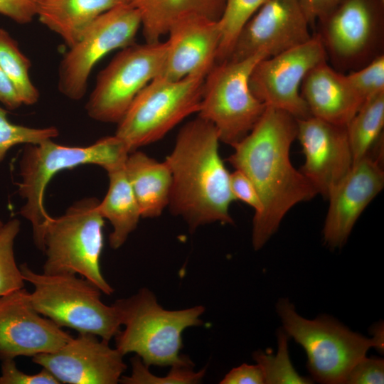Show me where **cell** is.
<instances>
[{
  "label": "cell",
  "instance_id": "6da1fadb",
  "mask_svg": "<svg viewBox=\"0 0 384 384\" xmlns=\"http://www.w3.org/2000/svg\"><path fill=\"white\" fill-rule=\"evenodd\" d=\"M297 130V118L266 106L249 134L232 146L234 151L228 161L252 181L262 204V211L254 215L252 220L255 250L263 247L292 208L318 194L290 160Z\"/></svg>",
  "mask_w": 384,
  "mask_h": 384
},
{
  "label": "cell",
  "instance_id": "7a4b0ae2",
  "mask_svg": "<svg viewBox=\"0 0 384 384\" xmlns=\"http://www.w3.org/2000/svg\"><path fill=\"white\" fill-rule=\"evenodd\" d=\"M219 142L213 124L198 116L181 127L165 160L172 176L168 206L191 233L212 223H233L229 208L235 198Z\"/></svg>",
  "mask_w": 384,
  "mask_h": 384
},
{
  "label": "cell",
  "instance_id": "3957f363",
  "mask_svg": "<svg viewBox=\"0 0 384 384\" xmlns=\"http://www.w3.org/2000/svg\"><path fill=\"white\" fill-rule=\"evenodd\" d=\"M129 153L127 144L116 135L87 146H64L53 139L26 144L19 161L18 193L25 200L20 213L31 223L39 250L43 251V227L50 216L44 206V194L55 174L83 164L98 165L107 171L124 164Z\"/></svg>",
  "mask_w": 384,
  "mask_h": 384
},
{
  "label": "cell",
  "instance_id": "277c9868",
  "mask_svg": "<svg viewBox=\"0 0 384 384\" xmlns=\"http://www.w3.org/2000/svg\"><path fill=\"white\" fill-rule=\"evenodd\" d=\"M124 330L114 337L115 348L124 356L135 353L147 366H172L181 361L182 333L201 325L203 306L181 310H166L154 293L142 288L135 294L115 301Z\"/></svg>",
  "mask_w": 384,
  "mask_h": 384
},
{
  "label": "cell",
  "instance_id": "5b68a950",
  "mask_svg": "<svg viewBox=\"0 0 384 384\" xmlns=\"http://www.w3.org/2000/svg\"><path fill=\"white\" fill-rule=\"evenodd\" d=\"M99 202L95 197L85 198L72 204L62 215L48 217L43 227L46 259L43 273L80 274L110 295L114 289L100 267L104 218L97 210Z\"/></svg>",
  "mask_w": 384,
  "mask_h": 384
},
{
  "label": "cell",
  "instance_id": "8992f818",
  "mask_svg": "<svg viewBox=\"0 0 384 384\" xmlns=\"http://www.w3.org/2000/svg\"><path fill=\"white\" fill-rule=\"evenodd\" d=\"M25 281L33 286L29 292L33 307L60 327L89 333L110 341L120 330L114 304L101 300L100 289L77 274L37 273L26 263L19 267Z\"/></svg>",
  "mask_w": 384,
  "mask_h": 384
},
{
  "label": "cell",
  "instance_id": "52a82bcc",
  "mask_svg": "<svg viewBox=\"0 0 384 384\" xmlns=\"http://www.w3.org/2000/svg\"><path fill=\"white\" fill-rule=\"evenodd\" d=\"M276 310L283 330L304 349L313 380L345 384L352 367L370 348L383 351L384 345L375 337L354 332L331 316L313 320L302 317L287 298L277 302Z\"/></svg>",
  "mask_w": 384,
  "mask_h": 384
},
{
  "label": "cell",
  "instance_id": "ba28073f",
  "mask_svg": "<svg viewBox=\"0 0 384 384\" xmlns=\"http://www.w3.org/2000/svg\"><path fill=\"white\" fill-rule=\"evenodd\" d=\"M206 76L175 81L154 78L136 96L114 135L127 144L130 153L159 140L186 117L198 113Z\"/></svg>",
  "mask_w": 384,
  "mask_h": 384
},
{
  "label": "cell",
  "instance_id": "9c48e42d",
  "mask_svg": "<svg viewBox=\"0 0 384 384\" xmlns=\"http://www.w3.org/2000/svg\"><path fill=\"white\" fill-rule=\"evenodd\" d=\"M265 53L240 60L215 63L205 77L198 114L215 127L220 142L231 146L242 139L263 114L266 105L252 92L249 79Z\"/></svg>",
  "mask_w": 384,
  "mask_h": 384
},
{
  "label": "cell",
  "instance_id": "30bf717a",
  "mask_svg": "<svg viewBox=\"0 0 384 384\" xmlns=\"http://www.w3.org/2000/svg\"><path fill=\"white\" fill-rule=\"evenodd\" d=\"M317 23L337 71H354L384 55V0H341Z\"/></svg>",
  "mask_w": 384,
  "mask_h": 384
},
{
  "label": "cell",
  "instance_id": "8fae6325",
  "mask_svg": "<svg viewBox=\"0 0 384 384\" xmlns=\"http://www.w3.org/2000/svg\"><path fill=\"white\" fill-rule=\"evenodd\" d=\"M166 50V41H161L122 48L97 75L85 105L88 116L117 124L139 92L160 75Z\"/></svg>",
  "mask_w": 384,
  "mask_h": 384
},
{
  "label": "cell",
  "instance_id": "7c38bea8",
  "mask_svg": "<svg viewBox=\"0 0 384 384\" xmlns=\"http://www.w3.org/2000/svg\"><path fill=\"white\" fill-rule=\"evenodd\" d=\"M141 26L139 11L122 2L98 16L63 58L58 87L72 100L82 98L92 70L111 51L132 43Z\"/></svg>",
  "mask_w": 384,
  "mask_h": 384
},
{
  "label": "cell",
  "instance_id": "4fadbf2b",
  "mask_svg": "<svg viewBox=\"0 0 384 384\" xmlns=\"http://www.w3.org/2000/svg\"><path fill=\"white\" fill-rule=\"evenodd\" d=\"M326 60V51L316 33L303 44L260 60L250 76V88L266 106L285 111L297 119L309 117L301 85L312 68Z\"/></svg>",
  "mask_w": 384,
  "mask_h": 384
},
{
  "label": "cell",
  "instance_id": "5bb4252c",
  "mask_svg": "<svg viewBox=\"0 0 384 384\" xmlns=\"http://www.w3.org/2000/svg\"><path fill=\"white\" fill-rule=\"evenodd\" d=\"M124 355L109 341L89 333H78L51 353L33 356L60 383L116 384L127 368Z\"/></svg>",
  "mask_w": 384,
  "mask_h": 384
},
{
  "label": "cell",
  "instance_id": "9a60e30c",
  "mask_svg": "<svg viewBox=\"0 0 384 384\" xmlns=\"http://www.w3.org/2000/svg\"><path fill=\"white\" fill-rule=\"evenodd\" d=\"M309 26L299 0H268L242 28L227 60L277 55L310 40Z\"/></svg>",
  "mask_w": 384,
  "mask_h": 384
},
{
  "label": "cell",
  "instance_id": "2e32d148",
  "mask_svg": "<svg viewBox=\"0 0 384 384\" xmlns=\"http://www.w3.org/2000/svg\"><path fill=\"white\" fill-rule=\"evenodd\" d=\"M72 336L33 307L25 288L0 297V359L54 352Z\"/></svg>",
  "mask_w": 384,
  "mask_h": 384
},
{
  "label": "cell",
  "instance_id": "e0dca14e",
  "mask_svg": "<svg viewBox=\"0 0 384 384\" xmlns=\"http://www.w3.org/2000/svg\"><path fill=\"white\" fill-rule=\"evenodd\" d=\"M297 127L305 157L300 171L327 199L353 164L346 128L313 116L297 119Z\"/></svg>",
  "mask_w": 384,
  "mask_h": 384
},
{
  "label": "cell",
  "instance_id": "ac0fdd59",
  "mask_svg": "<svg viewBox=\"0 0 384 384\" xmlns=\"http://www.w3.org/2000/svg\"><path fill=\"white\" fill-rule=\"evenodd\" d=\"M383 187L384 172L378 160L368 154L353 164L327 198L323 235L329 247L346 243L361 214Z\"/></svg>",
  "mask_w": 384,
  "mask_h": 384
},
{
  "label": "cell",
  "instance_id": "d6986e66",
  "mask_svg": "<svg viewBox=\"0 0 384 384\" xmlns=\"http://www.w3.org/2000/svg\"><path fill=\"white\" fill-rule=\"evenodd\" d=\"M168 34L166 58L159 77L175 81L206 75L216 60L220 41L218 22L191 17L175 24Z\"/></svg>",
  "mask_w": 384,
  "mask_h": 384
},
{
  "label": "cell",
  "instance_id": "ffe728a7",
  "mask_svg": "<svg viewBox=\"0 0 384 384\" xmlns=\"http://www.w3.org/2000/svg\"><path fill=\"white\" fill-rule=\"evenodd\" d=\"M300 94L311 116L346 127L364 102L346 75L328 61L312 68L305 75Z\"/></svg>",
  "mask_w": 384,
  "mask_h": 384
},
{
  "label": "cell",
  "instance_id": "44dd1931",
  "mask_svg": "<svg viewBox=\"0 0 384 384\" xmlns=\"http://www.w3.org/2000/svg\"><path fill=\"white\" fill-rule=\"evenodd\" d=\"M129 3L139 12L146 42L155 43L184 19L199 16L218 21L225 0H132Z\"/></svg>",
  "mask_w": 384,
  "mask_h": 384
},
{
  "label": "cell",
  "instance_id": "7402d4cb",
  "mask_svg": "<svg viewBox=\"0 0 384 384\" xmlns=\"http://www.w3.org/2000/svg\"><path fill=\"white\" fill-rule=\"evenodd\" d=\"M125 171L142 218L159 216L169 205L171 188L172 176L167 163L134 151L127 157Z\"/></svg>",
  "mask_w": 384,
  "mask_h": 384
},
{
  "label": "cell",
  "instance_id": "603a6c76",
  "mask_svg": "<svg viewBox=\"0 0 384 384\" xmlns=\"http://www.w3.org/2000/svg\"><path fill=\"white\" fill-rule=\"evenodd\" d=\"M122 2V0H41L36 16L70 48L98 16Z\"/></svg>",
  "mask_w": 384,
  "mask_h": 384
},
{
  "label": "cell",
  "instance_id": "cb8c5ba5",
  "mask_svg": "<svg viewBox=\"0 0 384 384\" xmlns=\"http://www.w3.org/2000/svg\"><path fill=\"white\" fill-rule=\"evenodd\" d=\"M109 188L97 210L107 219L113 230L109 237L110 246L117 250L127 240L142 218L140 209L125 171V163L107 171Z\"/></svg>",
  "mask_w": 384,
  "mask_h": 384
},
{
  "label": "cell",
  "instance_id": "d4e9b609",
  "mask_svg": "<svg viewBox=\"0 0 384 384\" xmlns=\"http://www.w3.org/2000/svg\"><path fill=\"white\" fill-rule=\"evenodd\" d=\"M384 126V91L367 98L346 126L353 163L369 154Z\"/></svg>",
  "mask_w": 384,
  "mask_h": 384
},
{
  "label": "cell",
  "instance_id": "484cf974",
  "mask_svg": "<svg viewBox=\"0 0 384 384\" xmlns=\"http://www.w3.org/2000/svg\"><path fill=\"white\" fill-rule=\"evenodd\" d=\"M31 63L21 51L17 42L0 28V68L10 80L23 105H32L39 99V92L29 75Z\"/></svg>",
  "mask_w": 384,
  "mask_h": 384
},
{
  "label": "cell",
  "instance_id": "4316f807",
  "mask_svg": "<svg viewBox=\"0 0 384 384\" xmlns=\"http://www.w3.org/2000/svg\"><path fill=\"white\" fill-rule=\"evenodd\" d=\"M267 1L225 0L224 10L218 21L220 41L215 63L228 60L242 28Z\"/></svg>",
  "mask_w": 384,
  "mask_h": 384
},
{
  "label": "cell",
  "instance_id": "83f0119b",
  "mask_svg": "<svg viewBox=\"0 0 384 384\" xmlns=\"http://www.w3.org/2000/svg\"><path fill=\"white\" fill-rule=\"evenodd\" d=\"M289 336L282 330L277 333V351L275 354L258 351L253 358L265 375L266 384H310L311 378L300 375L294 368L288 351Z\"/></svg>",
  "mask_w": 384,
  "mask_h": 384
},
{
  "label": "cell",
  "instance_id": "f1b7e54d",
  "mask_svg": "<svg viewBox=\"0 0 384 384\" xmlns=\"http://www.w3.org/2000/svg\"><path fill=\"white\" fill-rule=\"evenodd\" d=\"M132 373L129 376L122 375L119 382L124 384H195L200 383L205 375L206 368L198 372L193 370V363L184 356L183 359L171 366L170 372L164 377L152 374L149 366L135 356L131 360Z\"/></svg>",
  "mask_w": 384,
  "mask_h": 384
},
{
  "label": "cell",
  "instance_id": "f546056e",
  "mask_svg": "<svg viewBox=\"0 0 384 384\" xmlns=\"http://www.w3.org/2000/svg\"><path fill=\"white\" fill-rule=\"evenodd\" d=\"M21 222L12 219L0 230V297L24 288V279L14 256V241Z\"/></svg>",
  "mask_w": 384,
  "mask_h": 384
},
{
  "label": "cell",
  "instance_id": "4dcf8cb0",
  "mask_svg": "<svg viewBox=\"0 0 384 384\" xmlns=\"http://www.w3.org/2000/svg\"><path fill=\"white\" fill-rule=\"evenodd\" d=\"M58 134L55 127L33 128L14 124L8 119L7 111L0 107V162L16 145L38 144L53 139Z\"/></svg>",
  "mask_w": 384,
  "mask_h": 384
},
{
  "label": "cell",
  "instance_id": "1f68e13d",
  "mask_svg": "<svg viewBox=\"0 0 384 384\" xmlns=\"http://www.w3.org/2000/svg\"><path fill=\"white\" fill-rule=\"evenodd\" d=\"M353 88L364 101L384 91V55L363 67L346 74Z\"/></svg>",
  "mask_w": 384,
  "mask_h": 384
},
{
  "label": "cell",
  "instance_id": "d6a6232c",
  "mask_svg": "<svg viewBox=\"0 0 384 384\" xmlns=\"http://www.w3.org/2000/svg\"><path fill=\"white\" fill-rule=\"evenodd\" d=\"M0 384H60L46 369L36 374H27L20 370L14 359L1 360Z\"/></svg>",
  "mask_w": 384,
  "mask_h": 384
},
{
  "label": "cell",
  "instance_id": "836d02e7",
  "mask_svg": "<svg viewBox=\"0 0 384 384\" xmlns=\"http://www.w3.org/2000/svg\"><path fill=\"white\" fill-rule=\"evenodd\" d=\"M384 360L379 358H361L351 369L345 384H383Z\"/></svg>",
  "mask_w": 384,
  "mask_h": 384
},
{
  "label": "cell",
  "instance_id": "e575fe53",
  "mask_svg": "<svg viewBox=\"0 0 384 384\" xmlns=\"http://www.w3.org/2000/svg\"><path fill=\"white\" fill-rule=\"evenodd\" d=\"M230 186L235 200H240L255 210V215L262 210V204L259 194L248 177L242 171L235 169L230 174Z\"/></svg>",
  "mask_w": 384,
  "mask_h": 384
},
{
  "label": "cell",
  "instance_id": "d590c367",
  "mask_svg": "<svg viewBox=\"0 0 384 384\" xmlns=\"http://www.w3.org/2000/svg\"><path fill=\"white\" fill-rule=\"evenodd\" d=\"M41 0H0V14L14 21L26 24L36 16Z\"/></svg>",
  "mask_w": 384,
  "mask_h": 384
},
{
  "label": "cell",
  "instance_id": "8d00e7d4",
  "mask_svg": "<svg viewBox=\"0 0 384 384\" xmlns=\"http://www.w3.org/2000/svg\"><path fill=\"white\" fill-rule=\"evenodd\" d=\"M221 384H265L264 372L259 364L243 363L230 370L220 382Z\"/></svg>",
  "mask_w": 384,
  "mask_h": 384
},
{
  "label": "cell",
  "instance_id": "74e56055",
  "mask_svg": "<svg viewBox=\"0 0 384 384\" xmlns=\"http://www.w3.org/2000/svg\"><path fill=\"white\" fill-rule=\"evenodd\" d=\"M341 0H299L310 26L330 13Z\"/></svg>",
  "mask_w": 384,
  "mask_h": 384
},
{
  "label": "cell",
  "instance_id": "f35d334b",
  "mask_svg": "<svg viewBox=\"0 0 384 384\" xmlns=\"http://www.w3.org/2000/svg\"><path fill=\"white\" fill-rule=\"evenodd\" d=\"M0 102L9 110H15L23 105L15 88L1 68Z\"/></svg>",
  "mask_w": 384,
  "mask_h": 384
},
{
  "label": "cell",
  "instance_id": "ab89813d",
  "mask_svg": "<svg viewBox=\"0 0 384 384\" xmlns=\"http://www.w3.org/2000/svg\"><path fill=\"white\" fill-rule=\"evenodd\" d=\"M4 223L1 221V220L0 219V230L2 228L3 225H4Z\"/></svg>",
  "mask_w": 384,
  "mask_h": 384
},
{
  "label": "cell",
  "instance_id": "60d3db41",
  "mask_svg": "<svg viewBox=\"0 0 384 384\" xmlns=\"http://www.w3.org/2000/svg\"><path fill=\"white\" fill-rule=\"evenodd\" d=\"M123 2H128L129 3L132 0H122Z\"/></svg>",
  "mask_w": 384,
  "mask_h": 384
}]
</instances>
